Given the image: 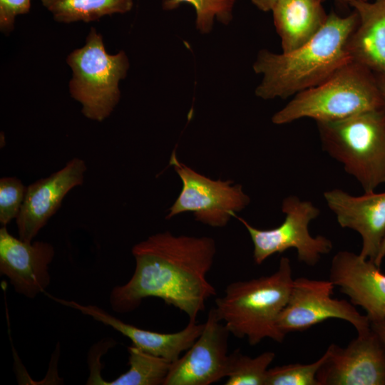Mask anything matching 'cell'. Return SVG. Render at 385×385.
Returning <instances> with one entry per match:
<instances>
[{
	"instance_id": "6da1fadb",
	"label": "cell",
	"mask_w": 385,
	"mask_h": 385,
	"mask_svg": "<svg viewBox=\"0 0 385 385\" xmlns=\"http://www.w3.org/2000/svg\"><path fill=\"white\" fill-rule=\"evenodd\" d=\"M132 254L135 268L131 278L111 293L116 312H132L144 299L157 297L196 321L206 301L217 294L207 279L216 254L212 237L158 232L135 245Z\"/></svg>"
},
{
	"instance_id": "7a4b0ae2",
	"label": "cell",
	"mask_w": 385,
	"mask_h": 385,
	"mask_svg": "<svg viewBox=\"0 0 385 385\" xmlns=\"http://www.w3.org/2000/svg\"><path fill=\"white\" fill-rule=\"evenodd\" d=\"M357 23L354 11L345 16L332 12L321 30L298 48L282 53L261 50L253 64L262 75L255 95L285 99L324 82L351 61L346 44Z\"/></svg>"
},
{
	"instance_id": "3957f363",
	"label": "cell",
	"mask_w": 385,
	"mask_h": 385,
	"mask_svg": "<svg viewBox=\"0 0 385 385\" xmlns=\"http://www.w3.org/2000/svg\"><path fill=\"white\" fill-rule=\"evenodd\" d=\"M294 279L291 262L281 257L272 274L229 284L224 294L215 299V310L231 334L256 345L269 338L284 341L286 334L277 320L285 307Z\"/></svg>"
},
{
	"instance_id": "277c9868",
	"label": "cell",
	"mask_w": 385,
	"mask_h": 385,
	"mask_svg": "<svg viewBox=\"0 0 385 385\" xmlns=\"http://www.w3.org/2000/svg\"><path fill=\"white\" fill-rule=\"evenodd\" d=\"M384 108L375 73L351 60L324 82L294 96L272 121L277 125L304 118L334 121Z\"/></svg>"
},
{
	"instance_id": "5b68a950",
	"label": "cell",
	"mask_w": 385,
	"mask_h": 385,
	"mask_svg": "<svg viewBox=\"0 0 385 385\" xmlns=\"http://www.w3.org/2000/svg\"><path fill=\"white\" fill-rule=\"evenodd\" d=\"M317 125L323 150L343 165L364 192L385 184V108Z\"/></svg>"
},
{
	"instance_id": "8992f818",
	"label": "cell",
	"mask_w": 385,
	"mask_h": 385,
	"mask_svg": "<svg viewBox=\"0 0 385 385\" xmlns=\"http://www.w3.org/2000/svg\"><path fill=\"white\" fill-rule=\"evenodd\" d=\"M66 62L72 70L71 96L81 104L85 117L103 121L119 101V82L129 68L126 54L108 53L101 34L91 28L85 45L73 51Z\"/></svg>"
},
{
	"instance_id": "52a82bcc",
	"label": "cell",
	"mask_w": 385,
	"mask_h": 385,
	"mask_svg": "<svg viewBox=\"0 0 385 385\" xmlns=\"http://www.w3.org/2000/svg\"><path fill=\"white\" fill-rule=\"evenodd\" d=\"M282 211L285 214L284 221L269 230L256 228L235 215L245 225L251 237L255 262L260 265L275 253L294 248L300 262L314 266L333 247L332 241L327 237L320 235L313 237L309 232V223L319 215V209L310 201L290 195L283 200Z\"/></svg>"
},
{
	"instance_id": "ba28073f",
	"label": "cell",
	"mask_w": 385,
	"mask_h": 385,
	"mask_svg": "<svg viewBox=\"0 0 385 385\" xmlns=\"http://www.w3.org/2000/svg\"><path fill=\"white\" fill-rule=\"evenodd\" d=\"M170 165L180 177L183 187L166 219L185 212H193L197 222L214 227L227 225L232 217L250 202L242 185L232 180H212L180 162L175 151Z\"/></svg>"
},
{
	"instance_id": "9c48e42d",
	"label": "cell",
	"mask_w": 385,
	"mask_h": 385,
	"mask_svg": "<svg viewBox=\"0 0 385 385\" xmlns=\"http://www.w3.org/2000/svg\"><path fill=\"white\" fill-rule=\"evenodd\" d=\"M334 287L329 279H294L288 302L277 320L279 329L287 335L305 331L328 319H338L351 324L357 334L369 332L368 317L360 314L346 300L333 298Z\"/></svg>"
},
{
	"instance_id": "30bf717a",
	"label": "cell",
	"mask_w": 385,
	"mask_h": 385,
	"mask_svg": "<svg viewBox=\"0 0 385 385\" xmlns=\"http://www.w3.org/2000/svg\"><path fill=\"white\" fill-rule=\"evenodd\" d=\"M230 333L215 308L210 309L201 334L172 363L163 385H210L227 377Z\"/></svg>"
},
{
	"instance_id": "8fae6325",
	"label": "cell",
	"mask_w": 385,
	"mask_h": 385,
	"mask_svg": "<svg viewBox=\"0 0 385 385\" xmlns=\"http://www.w3.org/2000/svg\"><path fill=\"white\" fill-rule=\"evenodd\" d=\"M326 352L319 385H385V345L371 328L345 347L331 344Z\"/></svg>"
},
{
	"instance_id": "7c38bea8",
	"label": "cell",
	"mask_w": 385,
	"mask_h": 385,
	"mask_svg": "<svg viewBox=\"0 0 385 385\" xmlns=\"http://www.w3.org/2000/svg\"><path fill=\"white\" fill-rule=\"evenodd\" d=\"M86 171L84 160L74 158L61 169L26 187L20 212L16 218L21 240L32 242L60 207L67 193L83 183Z\"/></svg>"
},
{
	"instance_id": "4fadbf2b",
	"label": "cell",
	"mask_w": 385,
	"mask_h": 385,
	"mask_svg": "<svg viewBox=\"0 0 385 385\" xmlns=\"http://www.w3.org/2000/svg\"><path fill=\"white\" fill-rule=\"evenodd\" d=\"M329 279L366 312L370 323L385 321V274L373 261L339 251L332 260Z\"/></svg>"
},
{
	"instance_id": "5bb4252c",
	"label": "cell",
	"mask_w": 385,
	"mask_h": 385,
	"mask_svg": "<svg viewBox=\"0 0 385 385\" xmlns=\"http://www.w3.org/2000/svg\"><path fill=\"white\" fill-rule=\"evenodd\" d=\"M48 242H27L0 230V272L15 290L29 298L43 292L50 283L48 265L54 257Z\"/></svg>"
},
{
	"instance_id": "9a60e30c",
	"label": "cell",
	"mask_w": 385,
	"mask_h": 385,
	"mask_svg": "<svg viewBox=\"0 0 385 385\" xmlns=\"http://www.w3.org/2000/svg\"><path fill=\"white\" fill-rule=\"evenodd\" d=\"M324 197L339 225L361 235L359 254L374 262L385 238V192L354 196L334 189L324 192Z\"/></svg>"
},
{
	"instance_id": "2e32d148",
	"label": "cell",
	"mask_w": 385,
	"mask_h": 385,
	"mask_svg": "<svg viewBox=\"0 0 385 385\" xmlns=\"http://www.w3.org/2000/svg\"><path fill=\"white\" fill-rule=\"evenodd\" d=\"M57 302L76 309L95 320L113 327L130 339L133 345L170 362L178 360L201 334L203 324L189 321L181 331L175 333H159L136 327L120 321L96 305H83L73 301L56 299Z\"/></svg>"
},
{
	"instance_id": "e0dca14e",
	"label": "cell",
	"mask_w": 385,
	"mask_h": 385,
	"mask_svg": "<svg viewBox=\"0 0 385 385\" xmlns=\"http://www.w3.org/2000/svg\"><path fill=\"white\" fill-rule=\"evenodd\" d=\"M346 5L358 16L346 44L350 59L385 74V0H346Z\"/></svg>"
},
{
	"instance_id": "ac0fdd59",
	"label": "cell",
	"mask_w": 385,
	"mask_h": 385,
	"mask_svg": "<svg viewBox=\"0 0 385 385\" xmlns=\"http://www.w3.org/2000/svg\"><path fill=\"white\" fill-rule=\"evenodd\" d=\"M272 11L283 53L298 48L311 40L328 16L323 0H279Z\"/></svg>"
},
{
	"instance_id": "d6986e66",
	"label": "cell",
	"mask_w": 385,
	"mask_h": 385,
	"mask_svg": "<svg viewBox=\"0 0 385 385\" xmlns=\"http://www.w3.org/2000/svg\"><path fill=\"white\" fill-rule=\"evenodd\" d=\"M53 19L61 23L91 22L131 10L133 0H41Z\"/></svg>"
},
{
	"instance_id": "ffe728a7",
	"label": "cell",
	"mask_w": 385,
	"mask_h": 385,
	"mask_svg": "<svg viewBox=\"0 0 385 385\" xmlns=\"http://www.w3.org/2000/svg\"><path fill=\"white\" fill-rule=\"evenodd\" d=\"M129 369L117 379L98 384L105 385H160L164 384L172 362L147 353L132 345L128 348Z\"/></svg>"
},
{
	"instance_id": "44dd1931",
	"label": "cell",
	"mask_w": 385,
	"mask_h": 385,
	"mask_svg": "<svg viewBox=\"0 0 385 385\" xmlns=\"http://www.w3.org/2000/svg\"><path fill=\"white\" fill-rule=\"evenodd\" d=\"M275 353L265 351L256 357L243 354L239 349L230 354L225 385H265L269 366Z\"/></svg>"
},
{
	"instance_id": "7402d4cb",
	"label": "cell",
	"mask_w": 385,
	"mask_h": 385,
	"mask_svg": "<svg viewBox=\"0 0 385 385\" xmlns=\"http://www.w3.org/2000/svg\"><path fill=\"white\" fill-rule=\"evenodd\" d=\"M235 0H164L163 7L166 10L178 8L180 4H191L196 12L197 29L203 34L209 33L216 18L224 24L232 19Z\"/></svg>"
},
{
	"instance_id": "603a6c76",
	"label": "cell",
	"mask_w": 385,
	"mask_h": 385,
	"mask_svg": "<svg viewBox=\"0 0 385 385\" xmlns=\"http://www.w3.org/2000/svg\"><path fill=\"white\" fill-rule=\"evenodd\" d=\"M326 358L325 351L310 364H289L269 369L265 385H319L317 374Z\"/></svg>"
},
{
	"instance_id": "cb8c5ba5",
	"label": "cell",
	"mask_w": 385,
	"mask_h": 385,
	"mask_svg": "<svg viewBox=\"0 0 385 385\" xmlns=\"http://www.w3.org/2000/svg\"><path fill=\"white\" fill-rule=\"evenodd\" d=\"M26 187L16 177L0 180V222L4 226L16 218L26 193Z\"/></svg>"
},
{
	"instance_id": "d4e9b609",
	"label": "cell",
	"mask_w": 385,
	"mask_h": 385,
	"mask_svg": "<svg viewBox=\"0 0 385 385\" xmlns=\"http://www.w3.org/2000/svg\"><path fill=\"white\" fill-rule=\"evenodd\" d=\"M31 0H0V29L9 33L14 29L15 19L18 15L28 14Z\"/></svg>"
},
{
	"instance_id": "484cf974",
	"label": "cell",
	"mask_w": 385,
	"mask_h": 385,
	"mask_svg": "<svg viewBox=\"0 0 385 385\" xmlns=\"http://www.w3.org/2000/svg\"><path fill=\"white\" fill-rule=\"evenodd\" d=\"M251 2L260 11H272L279 0H250Z\"/></svg>"
},
{
	"instance_id": "4316f807",
	"label": "cell",
	"mask_w": 385,
	"mask_h": 385,
	"mask_svg": "<svg viewBox=\"0 0 385 385\" xmlns=\"http://www.w3.org/2000/svg\"><path fill=\"white\" fill-rule=\"evenodd\" d=\"M371 328L385 345V321L371 322Z\"/></svg>"
},
{
	"instance_id": "83f0119b",
	"label": "cell",
	"mask_w": 385,
	"mask_h": 385,
	"mask_svg": "<svg viewBox=\"0 0 385 385\" xmlns=\"http://www.w3.org/2000/svg\"><path fill=\"white\" fill-rule=\"evenodd\" d=\"M385 103V74L375 73Z\"/></svg>"
},
{
	"instance_id": "f1b7e54d",
	"label": "cell",
	"mask_w": 385,
	"mask_h": 385,
	"mask_svg": "<svg viewBox=\"0 0 385 385\" xmlns=\"http://www.w3.org/2000/svg\"><path fill=\"white\" fill-rule=\"evenodd\" d=\"M384 257H385V238L382 242L379 254L377 257H376L374 262L375 263L376 266L380 267Z\"/></svg>"
},
{
	"instance_id": "f546056e",
	"label": "cell",
	"mask_w": 385,
	"mask_h": 385,
	"mask_svg": "<svg viewBox=\"0 0 385 385\" xmlns=\"http://www.w3.org/2000/svg\"><path fill=\"white\" fill-rule=\"evenodd\" d=\"M334 1H337V3L342 4V5L346 6V0H334Z\"/></svg>"
}]
</instances>
